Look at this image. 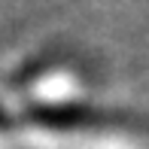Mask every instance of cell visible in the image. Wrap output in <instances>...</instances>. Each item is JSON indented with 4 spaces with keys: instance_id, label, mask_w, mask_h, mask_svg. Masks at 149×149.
<instances>
[{
    "instance_id": "2",
    "label": "cell",
    "mask_w": 149,
    "mask_h": 149,
    "mask_svg": "<svg viewBox=\"0 0 149 149\" xmlns=\"http://www.w3.org/2000/svg\"><path fill=\"white\" fill-rule=\"evenodd\" d=\"M0 128H9V122H6V113L0 110Z\"/></svg>"
},
{
    "instance_id": "1",
    "label": "cell",
    "mask_w": 149,
    "mask_h": 149,
    "mask_svg": "<svg viewBox=\"0 0 149 149\" xmlns=\"http://www.w3.org/2000/svg\"><path fill=\"white\" fill-rule=\"evenodd\" d=\"M28 119L52 131H100V128H137V119L128 113L100 110L88 104H37L28 110Z\"/></svg>"
}]
</instances>
